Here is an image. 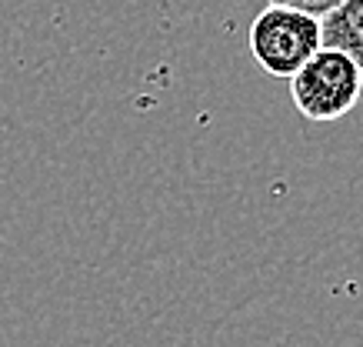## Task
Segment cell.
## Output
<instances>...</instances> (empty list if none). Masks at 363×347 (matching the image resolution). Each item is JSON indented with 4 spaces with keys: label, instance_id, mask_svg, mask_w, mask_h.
Masks as SVG:
<instances>
[{
    "label": "cell",
    "instance_id": "obj_3",
    "mask_svg": "<svg viewBox=\"0 0 363 347\" xmlns=\"http://www.w3.org/2000/svg\"><path fill=\"white\" fill-rule=\"evenodd\" d=\"M320 47L350 57L363 70V0H343L327 17H320Z\"/></svg>",
    "mask_w": 363,
    "mask_h": 347
},
{
    "label": "cell",
    "instance_id": "obj_1",
    "mask_svg": "<svg viewBox=\"0 0 363 347\" xmlns=\"http://www.w3.org/2000/svg\"><path fill=\"white\" fill-rule=\"evenodd\" d=\"M363 94V70L350 57L337 50H323L310 57L307 64L290 77V97L300 117L313 123L340 121L357 107Z\"/></svg>",
    "mask_w": 363,
    "mask_h": 347
},
{
    "label": "cell",
    "instance_id": "obj_4",
    "mask_svg": "<svg viewBox=\"0 0 363 347\" xmlns=\"http://www.w3.org/2000/svg\"><path fill=\"white\" fill-rule=\"evenodd\" d=\"M274 7H286V11H297V13H307L313 21L327 17L333 7H340L343 0H270Z\"/></svg>",
    "mask_w": 363,
    "mask_h": 347
},
{
    "label": "cell",
    "instance_id": "obj_2",
    "mask_svg": "<svg viewBox=\"0 0 363 347\" xmlns=\"http://www.w3.org/2000/svg\"><path fill=\"white\" fill-rule=\"evenodd\" d=\"M320 50V21L267 4L250 23V54L270 77L290 80Z\"/></svg>",
    "mask_w": 363,
    "mask_h": 347
}]
</instances>
